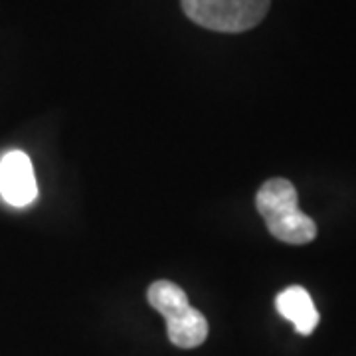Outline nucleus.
Here are the masks:
<instances>
[{"mask_svg":"<svg viewBox=\"0 0 356 356\" xmlns=\"http://www.w3.org/2000/svg\"><path fill=\"white\" fill-rule=\"evenodd\" d=\"M255 206L275 240L293 245L315 240L317 224L299 210L297 191L287 178L267 180L255 194Z\"/></svg>","mask_w":356,"mask_h":356,"instance_id":"f257e3e1","label":"nucleus"},{"mask_svg":"<svg viewBox=\"0 0 356 356\" xmlns=\"http://www.w3.org/2000/svg\"><path fill=\"white\" fill-rule=\"evenodd\" d=\"M147 299L166 318V332L170 343L178 348H196L208 337V321L198 309H194L172 281H154L147 291Z\"/></svg>","mask_w":356,"mask_h":356,"instance_id":"f03ea898","label":"nucleus"},{"mask_svg":"<svg viewBox=\"0 0 356 356\" xmlns=\"http://www.w3.org/2000/svg\"><path fill=\"white\" fill-rule=\"evenodd\" d=\"M271 0H182V10L202 28L238 34L266 18Z\"/></svg>","mask_w":356,"mask_h":356,"instance_id":"7ed1b4c3","label":"nucleus"},{"mask_svg":"<svg viewBox=\"0 0 356 356\" xmlns=\"http://www.w3.org/2000/svg\"><path fill=\"white\" fill-rule=\"evenodd\" d=\"M0 196L16 208H24L38 198L34 166L22 151H10L0 161Z\"/></svg>","mask_w":356,"mask_h":356,"instance_id":"20e7f679","label":"nucleus"},{"mask_svg":"<svg viewBox=\"0 0 356 356\" xmlns=\"http://www.w3.org/2000/svg\"><path fill=\"white\" fill-rule=\"evenodd\" d=\"M275 307L281 313V317L291 321L293 327L301 334H311L317 329L318 325V313L315 309V303L311 299V295L307 289L293 285L287 287L277 295Z\"/></svg>","mask_w":356,"mask_h":356,"instance_id":"39448f33","label":"nucleus"}]
</instances>
